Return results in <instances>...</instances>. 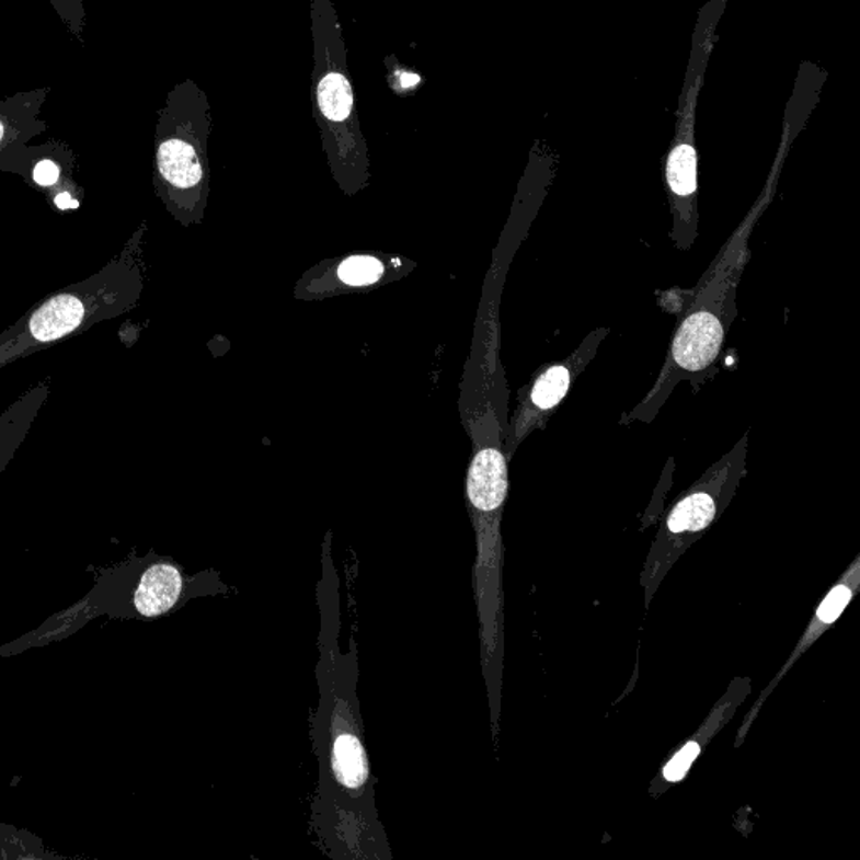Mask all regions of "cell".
<instances>
[{"mask_svg":"<svg viewBox=\"0 0 860 860\" xmlns=\"http://www.w3.org/2000/svg\"><path fill=\"white\" fill-rule=\"evenodd\" d=\"M144 231L141 226L100 273L47 296L0 335V367L137 307L144 289Z\"/></svg>","mask_w":860,"mask_h":860,"instance_id":"obj_4","label":"cell"},{"mask_svg":"<svg viewBox=\"0 0 860 860\" xmlns=\"http://www.w3.org/2000/svg\"><path fill=\"white\" fill-rule=\"evenodd\" d=\"M706 61L691 66L688 91L680 96L676 135L666 160V191L669 200L670 241L679 251H689L699 236L698 151L695 141L696 96L701 88Z\"/></svg>","mask_w":860,"mask_h":860,"instance_id":"obj_9","label":"cell"},{"mask_svg":"<svg viewBox=\"0 0 860 860\" xmlns=\"http://www.w3.org/2000/svg\"><path fill=\"white\" fill-rule=\"evenodd\" d=\"M209 96L194 80L176 84L159 110L153 185L165 209L182 226L200 223L210 192Z\"/></svg>","mask_w":860,"mask_h":860,"instance_id":"obj_6","label":"cell"},{"mask_svg":"<svg viewBox=\"0 0 860 860\" xmlns=\"http://www.w3.org/2000/svg\"><path fill=\"white\" fill-rule=\"evenodd\" d=\"M781 163L783 153L771 170L770 182L765 185L738 229L718 252L698 285L691 291L683 293L685 305L679 311L663 370L644 399L629 414L623 415L620 424H651L680 383H689L692 392L698 393L716 375L718 360L723 353L731 324L738 317L736 293L752 257L749 238L777 194Z\"/></svg>","mask_w":860,"mask_h":860,"instance_id":"obj_3","label":"cell"},{"mask_svg":"<svg viewBox=\"0 0 860 860\" xmlns=\"http://www.w3.org/2000/svg\"><path fill=\"white\" fill-rule=\"evenodd\" d=\"M317 590L320 660L313 745L318 781L311 824L318 844L332 859L390 860L392 853L378 817L375 778L365 745L358 699V647L349 638L348 651L342 649V598L332 531L321 547Z\"/></svg>","mask_w":860,"mask_h":860,"instance_id":"obj_1","label":"cell"},{"mask_svg":"<svg viewBox=\"0 0 860 860\" xmlns=\"http://www.w3.org/2000/svg\"><path fill=\"white\" fill-rule=\"evenodd\" d=\"M50 5L58 12L69 33L78 43L84 44V27H87V9L83 0H49Z\"/></svg>","mask_w":860,"mask_h":860,"instance_id":"obj_15","label":"cell"},{"mask_svg":"<svg viewBox=\"0 0 860 860\" xmlns=\"http://www.w3.org/2000/svg\"><path fill=\"white\" fill-rule=\"evenodd\" d=\"M859 588L860 554H856V559L847 566L846 572L839 576V580L834 584V587L825 595L824 600L818 604L814 617H812L802 638H800V641L796 642L795 647H793L792 654L789 655V660H787L786 664L780 667V670L775 674L773 679L770 680V685L760 692L758 699L753 702L752 710L743 718L742 726H739L738 733H736L735 748H739V746L745 743L753 723L760 716L761 708H764L767 699L770 698L771 692L777 689V686H780L781 680L786 679L787 674H789L790 669L799 663V660H802V655L805 654V652L809 651L828 629L836 626L837 620L846 612L847 607H849L850 601L856 597Z\"/></svg>","mask_w":860,"mask_h":860,"instance_id":"obj_12","label":"cell"},{"mask_svg":"<svg viewBox=\"0 0 860 860\" xmlns=\"http://www.w3.org/2000/svg\"><path fill=\"white\" fill-rule=\"evenodd\" d=\"M746 456L748 433L670 504L642 566L645 610L677 560L726 512L746 475Z\"/></svg>","mask_w":860,"mask_h":860,"instance_id":"obj_7","label":"cell"},{"mask_svg":"<svg viewBox=\"0 0 860 860\" xmlns=\"http://www.w3.org/2000/svg\"><path fill=\"white\" fill-rule=\"evenodd\" d=\"M472 458L466 479V503L475 535L472 590L479 620L481 667L490 699L491 730L497 742L504 666V547L501 535L509 493L508 458L504 450L506 414L494 400L472 403L466 417Z\"/></svg>","mask_w":860,"mask_h":860,"instance_id":"obj_2","label":"cell"},{"mask_svg":"<svg viewBox=\"0 0 860 860\" xmlns=\"http://www.w3.org/2000/svg\"><path fill=\"white\" fill-rule=\"evenodd\" d=\"M313 71L311 103L328 165L345 194L370 182V159L346 62L345 37L333 0H311Z\"/></svg>","mask_w":860,"mask_h":860,"instance_id":"obj_5","label":"cell"},{"mask_svg":"<svg viewBox=\"0 0 860 860\" xmlns=\"http://www.w3.org/2000/svg\"><path fill=\"white\" fill-rule=\"evenodd\" d=\"M76 167L74 151L61 140L37 147L15 144L0 151V172L21 175L59 214L76 213L83 206L84 188L76 182Z\"/></svg>","mask_w":860,"mask_h":860,"instance_id":"obj_10","label":"cell"},{"mask_svg":"<svg viewBox=\"0 0 860 860\" xmlns=\"http://www.w3.org/2000/svg\"><path fill=\"white\" fill-rule=\"evenodd\" d=\"M50 88L22 91L0 100V151L15 144H30L47 130L41 118Z\"/></svg>","mask_w":860,"mask_h":860,"instance_id":"obj_13","label":"cell"},{"mask_svg":"<svg viewBox=\"0 0 860 860\" xmlns=\"http://www.w3.org/2000/svg\"><path fill=\"white\" fill-rule=\"evenodd\" d=\"M395 80H399V83L393 84L392 90L400 96L412 93L414 88L422 83L421 76L415 74L411 69H405V66H400L399 62L395 68H390L389 81Z\"/></svg>","mask_w":860,"mask_h":860,"instance_id":"obj_16","label":"cell"},{"mask_svg":"<svg viewBox=\"0 0 860 860\" xmlns=\"http://www.w3.org/2000/svg\"><path fill=\"white\" fill-rule=\"evenodd\" d=\"M386 274V264L377 257L353 256L336 267V279L346 286H368L380 282Z\"/></svg>","mask_w":860,"mask_h":860,"instance_id":"obj_14","label":"cell"},{"mask_svg":"<svg viewBox=\"0 0 860 860\" xmlns=\"http://www.w3.org/2000/svg\"><path fill=\"white\" fill-rule=\"evenodd\" d=\"M752 691V677H735L731 680L726 692L718 699L701 726L685 743L676 746L663 761L660 771L652 778L651 787H649V795L652 799H660L670 787L677 786L688 778L689 771L699 760L706 746L710 745L716 738L718 733L731 723L736 711L745 704Z\"/></svg>","mask_w":860,"mask_h":860,"instance_id":"obj_11","label":"cell"},{"mask_svg":"<svg viewBox=\"0 0 860 860\" xmlns=\"http://www.w3.org/2000/svg\"><path fill=\"white\" fill-rule=\"evenodd\" d=\"M610 335V328H597L585 336L578 348L565 360L543 365L534 378L521 387L518 392V408L513 414L506 431L504 450L512 461L518 447L535 431H543L562 403L569 397L572 387L578 382L580 375L587 370L588 365L597 357L598 348Z\"/></svg>","mask_w":860,"mask_h":860,"instance_id":"obj_8","label":"cell"}]
</instances>
